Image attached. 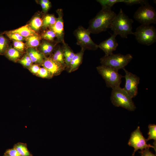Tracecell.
<instances>
[{
  "label": "cell",
  "mask_w": 156,
  "mask_h": 156,
  "mask_svg": "<svg viewBox=\"0 0 156 156\" xmlns=\"http://www.w3.org/2000/svg\"><path fill=\"white\" fill-rule=\"evenodd\" d=\"M117 14L112 9H103L91 19L87 29L91 34H98L110 28Z\"/></svg>",
  "instance_id": "1"
},
{
  "label": "cell",
  "mask_w": 156,
  "mask_h": 156,
  "mask_svg": "<svg viewBox=\"0 0 156 156\" xmlns=\"http://www.w3.org/2000/svg\"><path fill=\"white\" fill-rule=\"evenodd\" d=\"M133 22V19L126 15L121 8L112 21L110 28L113 33L119 35L122 38H127L129 35H133L132 30Z\"/></svg>",
  "instance_id": "2"
},
{
  "label": "cell",
  "mask_w": 156,
  "mask_h": 156,
  "mask_svg": "<svg viewBox=\"0 0 156 156\" xmlns=\"http://www.w3.org/2000/svg\"><path fill=\"white\" fill-rule=\"evenodd\" d=\"M110 99L115 106L122 107L130 111H133L136 108L132 98L120 87L112 89Z\"/></svg>",
  "instance_id": "3"
},
{
  "label": "cell",
  "mask_w": 156,
  "mask_h": 156,
  "mask_svg": "<svg viewBox=\"0 0 156 156\" xmlns=\"http://www.w3.org/2000/svg\"><path fill=\"white\" fill-rule=\"evenodd\" d=\"M132 59V56L129 54L124 55L112 53L109 55H105L100 60L101 65L118 71L124 68Z\"/></svg>",
  "instance_id": "4"
},
{
  "label": "cell",
  "mask_w": 156,
  "mask_h": 156,
  "mask_svg": "<svg viewBox=\"0 0 156 156\" xmlns=\"http://www.w3.org/2000/svg\"><path fill=\"white\" fill-rule=\"evenodd\" d=\"M133 35L142 44L149 46L156 41V29L153 25H141L136 29Z\"/></svg>",
  "instance_id": "5"
},
{
  "label": "cell",
  "mask_w": 156,
  "mask_h": 156,
  "mask_svg": "<svg viewBox=\"0 0 156 156\" xmlns=\"http://www.w3.org/2000/svg\"><path fill=\"white\" fill-rule=\"evenodd\" d=\"M97 70L105 80L106 86L112 89L120 87L122 79L124 77L118 71L101 65L96 67Z\"/></svg>",
  "instance_id": "6"
},
{
  "label": "cell",
  "mask_w": 156,
  "mask_h": 156,
  "mask_svg": "<svg viewBox=\"0 0 156 156\" xmlns=\"http://www.w3.org/2000/svg\"><path fill=\"white\" fill-rule=\"evenodd\" d=\"M133 18L141 25L156 23V11L149 3L141 5L135 12Z\"/></svg>",
  "instance_id": "7"
},
{
  "label": "cell",
  "mask_w": 156,
  "mask_h": 156,
  "mask_svg": "<svg viewBox=\"0 0 156 156\" xmlns=\"http://www.w3.org/2000/svg\"><path fill=\"white\" fill-rule=\"evenodd\" d=\"M77 39V44L85 50L86 49L95 50L98 48V45L92 39L90 33L87 29L79 26L74 31Z\"/></svg>",
  "instance_id": "8"
},
{
  "label": "cell",
  "mask_w": 156,
  "mask_h": 156,
  "mask_svg": "<svg viewBox=\"0 0 156 156\" xmlns=\"http://www.w3.org/2000/svg\"><path fill=\"white\" fill-rule=\"evenodd\" d=\"M146 139L141 131L139 126L131 134L128 144L129 146L133 147L134 149L132 155L134 156L135 152L139 149L142 150L147 148L150 147L154 148L156 151V148L154 146L147 144Z\"/></svg>",
  "instance_id": "9"
},
{
  "label": "cell",
  "mask_w": 156,
  "mask_h": 156,
  "mask_svg": "<svg viewBox=\"0 0 156 156\" xmlns=\"http://www.w3.org/2000/svg\"><path fill=\"white\" fill-rule=\"evenodd\" d=\"M125 73L124 77L125 83L123 89L132 98L138 94V86L140 83V78L137 75L128 71L125 68L123 69Z\"/></svg>",
  "instance_id": "10"
},
{
  "label": "cell",
  "mask_w": 156,
  "mask_h": 156,
  "mask_svg": "<svg viewBox=\"0 0 156 156\" xmlns=\"http://www.w3.org/2000/svg\"><path fill=\"white\" fill-rule=\"evenodd\" d=\"M57 13L58 16L56 18L55 23L49 27L50 30L55 33L59 41L63 44L65 42L62 10L61 9H58L57 10Z\"/></svg>",
  "instance_id": "11"
},
{
  "label": "cell",
  "mask_w": 156,
  "mask_h": 156,
  "mask_svg": "<svg viewBox=\"0 0 156 156\" xmlns=\"http://www.w3.org/2000/svg\"><path fill=\"white\" fill-rule=\"evenodd\" d=\"M42 64L52 77L60 74L66 67L65 65L55 61L51 57L45 58Z\"/></svg>",
  "instance_id": "12"
},
{
  "label": "cell",
  "mask_w": 156,
  "mask_h": 156,
  "mask_svg": "<svg viewBox=\"0 0 156 156\" xmlns=\"http://www.w3.org/2000/svg\"><path fill=\"white\" fill-rule=\"evenodd\" d=\"M117 36L113 33L110 37L98 45V48L104 52L105 56L112 54L113 51L116 50L118 46V44L116 39Z\"/></svg>",
  "instance_id": "13"
},
{
  "label": "cell",
  "mask_w": 156,
  "mask_h": 156,
  "mask_svg": "<svg viewBox=\"0 0 156 156\" xmlns=\"http://www.w3.org/2000/svg\"><path fill=\"white\" fill-rule=\"evenodd\" d=\"M84 50L81 49L80 51L75 54L71 59L68 71L69 73L74 71L78 69L82 60Z\"/></svg>",
  "instance_id": "14"
},
{
  "label": "cell",
  "mask_w": 156,
  "mask_h": 156,
  "mask_svg": "<svg viewBox=\"0 0 156 156\" xmlns=\"http://www.w3.org/2000/svg\"><path fill=\"white\" fill-rule=\"evenodd\" d=\"M62 48L66 66L68 68L71 60L75 54L68 45L65 42L63 44Z\"/></svg>",
  "instance_id": "15"
},
{
  "label": "cell",
  "mask_w": 156,
  "mask_h": 156,
  "mask_svg": "<svg viewBox=\"0 0 156 156\" xmlns=\"http://www.w3.org/2000/svg\"><path fill=\"white\" fill-rule=\"evenodd\" d=\"M28 54L32 62L42 63L45 58L42 53L32 48L28 49Z\"/></svg>",
  "instance_id": "16"
},
{
  "label": "cell",
  "mask_w": 156,
  "mask_h": 156,
  "mask_svg": "<svg viewBox=\"0 0 156 156\" xmlns=\"http://www.w3.org/2000/svg\"><path fill=\"white\" fill-rule=\"evenodd\" d=\"M10 31L13 33H18L23 37H28L35 34L34 31L27 25L22 27Z\"/></svg>",
  "instance_id": "17"
},
{
  "label": "cell",
  "mask_w": 156,
  "mask_h": 156,
  "mask_svg": "<svg viewBox=\"0 0 156 156\" xmlns=\"http://www.w3.org/2000/svg\"><path fill=\"white\" fill-rule=\"evenodd\" d=\"M9 59L15 60L20 57L19 51L14 48H10L7 49L5 54Z\"/></svg>",
  "instance_id": "18"
},
{
  "label": "cell",
  "mask_w": 156,
  "mask_h": 156,
  "mask_svg": "<svg viewBox=\"0 0 156 156\" xmlns=\"http://www.w3.org/2000/svg\"><path fill=\"white\" fill-rule=\"evenodd\" d=\"M51 58L55 61L65 65L62 47L57 49Z\"/></svg>",
  "instance_id": "19"
},
{
  "label": "cell",
  "mask_w": 156,
  "mask_h": 156,
  "mask_svg": "<svg viewBox=\"0 0 156 156\" xmlns=\"http://www.w3.org/2000/svg\"><path fill=\"white\" fill-rule=\"evenodd\" d=\"M39 38L37 35L34 34L28 37L26 40L27 46L30 47H36L39 44Z\"/></svg>",
  "instance_id": "20"
},
{
  "label": "cell",
  "mask_w": 156,
  "mask_h": 156,
  "mask_svg": "<svg viewBox=\"0 0 156 156\" xmlns=\"http://www.w3.org/2000/svg\"><path fill=\"white\" fill-rule=\"evenodd\" d=\"M102 6L103 9H112V7L116 3L122 2V0H97Z\"/></svg>",
  "instance_id": "21"
},
{
  "label": "cell",
  "mask_w": 156,
  "mask_h": 156,
  "mask_svg": "<svg viewBox=\"0 0 156 156\" xmlns=\"http://www.w3.org/2000/svg\"><path fill=\"white\" fill-rule=\"evenodd\" d=\"M56 18L53 15H47L46 16L42 21V26L44 28L50 27L55 23Z\"/></svg>",
  "instance_id": "22"
},
{
  "label": "cell",
  "mask_w": 156,
  "mask_h": 156,
  "mask_svg": "<svg viewBox=\"0 0 156 156\" xmlns=\"http://www.w3.org/2000/svg\"><path fill=\"white\" fill-rule=\"evenodd\" d=\"M42 25V20L40 17L36 16L34 17L31 21L30 26L32 29L38 30Z\"/></svg>",
  "instance_id": "23"
},
{
  "label": "cell",
  "mask_w": 156,
  "mask_h": 156,
  "mask_svg": "<svg viewBox=\"0 0 156 156\" xmlns=\"http://www.w3.org/2000/svg\"><path fill=\"white\" fill-rule=\"evenodd\" d=\"M149 132L148 133V137L146 141L153 139L156 141V125L155 124H149L148 126Z\"/></svg>",
  "instance_id": "24"
},
{
  "label": "cell",
  "mask_w": 156,
  "mask_h": 156,
  "mask_svg": "<svg viewBox=\"0 0 156 156\" xmlns=\"http://www.w3.org/2000/svg\"><path fill=\"white\" fill-rule=\"evenodd\" d=\"M8 41L6 38L0 35V55H3L7 49Z\"/></svg>",
  "instance_id": "25"
},
{
  "label": "cell",
  "mask_w": 156,
  "mask_h": 156,
  "mask_svg": "<svg viewBox=\"0 0 156 156\" xmlns=\"http://www.w3.org/2000/svg\"><path fill=\"white\" fill-rule=\"evenodd\" d=\"M41 49L43 54H48L51 53L53 51V47L50 43L44 42L41 44Z\"/></svg>",
  "instance_id": "26"
},
{
  "label": "cell",
  "mask_w": 156,
  "mask_h": 156,
  "mask_svg": "<svg viewBox=\"0 0 156 156\" xmlns=\"http://www.w3.org/2000/svg\"><path fill=\"white\" fill-rule=\"evenodd\" d=\"M122 2L129 5L136 4H140L141 5L149 3L148 1L144 0H122Z\"/></svg>",
  "instance_id": "27"
},
{
  "label": "cell",
  "mask_w": 156,
  "mask_h": 156,
  "mask_svg": "<svg viewBox=\"0 0 156 156\" xmlns=\"http://www.w3.org/2000/svg\"><path fill=\"white\" fill-rule=\"evenodd\" d=\"M37 75L43 78H50L52 76L48 70L44 67L40 68Z\"/></svg>",
  "instance_id": "28"
},
{
  "label": "cell",
  "mask_w": 156,
  "mask_h": 156,
  "mask_svg": "<svg viewBox=\"0 0 156 156\" xmlns=\"http://www.w3.org/2000/svg\"><path fill=\"white\" fill-rule=\"evenodd\" d=\"M42 37L44 39L49 41H52L56 37V35L53 31L50 29L46 31L43 34Z\"/></svg>",
  "instance_id": "29"
},
{
  "label": "cell",
  "mask_w": 156,
  "mask_h": 156,
  "mask_svg": "<svg viewBox=\"0 0 156 156\" xmlns=\"http://www.w3.org/2000/svg\"><path fill=\"white\" fill-rule=\"evenodd\" d=\"M5 33L10 38L15 41H21L24 38L23 37L18 33H13L10 31L6 32Z\"/></svg>",
  "instance_id": "30"
},
{
  "label": "cell",
  "mask_w": 156,
  "mask_h": 156,
  "mask_svg": "<svg viewBox=\"0 0 156 156\" xmlns=\"http://www.w3.org/2000/svg\"><path fill=\"white\" fill-rule=\"evenodd\" d=\"M16 149L21 156H29V153L27 148L24 145H17Z\"/></svg>",
  "instance_id": "31"
},
{
  "label": "cell",
  "mask_w": 156,
  "mask_h": 156,
  "mask_svg": "<svg viewBox=\"0 0 156 156\" xmlns=\"http://www.w3.org/2000/svg\"><path fill=\"white\" fill-rule=\"evenodd\" d=\"M20 63L24 66L29 67L31 66L32 61L28 55L25 56L20 61Z\"/></svg>",
  "instance_id": "32"
},
{
  "label": "cell",
  "mask_w": 156,
  "mask_h": 156,
  "mask_svg": "<svg viewBox=\"0 0 156 156\" xmlns=\"http://www.w3.org/2000/svg\"><path fill=\"white\" fill-rule=\"evenodd\" d=\"M14 48L19 51H21L23 50L24 44L21 41H15L14 42Z\"/></svg>",
  "instance_id": "33"
},
{
  "label": "cell",
  "mask_w": 156,
  "mask_h": 156,
  "mask_svg": "<svg viewBox=\"0 0 156 156\" xmlns=\"http://www.w3.org/2000/svg\"><path fill=\"white\" fill-rule=\"evenodd\" d=\"M139 152L141 153V156H156L149 150V148L144 149Z\"/></svg>",
  "instance_id": "34"
},
{
  "label": "cell",
  "mask_w": 156,
  "mask_h": 156,
  "mask_svg": "<svg viewBox=\"0 0 156 156\" xmlns=\"http://www.w3.org/2000/svg\"><path fill=\"white\" fill-rule=\"evenodd\" d=\"M40 68L38 65L35 64L31 66L30 70L32 73L37 75Z\"/></svg>",
  "instance_id": "35"
},
{
  "label": "cell",
  "mask_w": 156,
  "mask_h": 156,
  "mask_svg": "<svg viewBox=\"0 0 156 156\" xmlns=\"http://www.w3.org/2000/svg\"><path fill=\"white\" fill-rule=\"evenodd\" d=\"M7 153L9 156H21L16 149L9 150Z\"/></svg>",
  "instance_id": "36"
},
{
  "label": "cell",
  "mask_w": 156,
  "mask_h": 156,
  "mask_svg": "<svg viewBox=\"0 0 156 156\" xmlns=\"http://www.w3.org/2000/svg\"><path fill=\"white\" fill-rule=\"evenodd\" d=\"M40 4L44 12L47 11L50 7L49 6L41 2Z\"/></svg>",
  "instance_id": "37"
},
{
  "label": "cell",
  "mask_w": 156,
  "mask_h": 156,
  "mask_svg": "<svg viewBox=\"0 0 156 156\" xmlns=\"http://www.w3.org/2000/svg\"><path fill=\"white\" fill-rule=\"evenodd\" d=\"M42 2L46 5L50 6V3L49 1L48 0H42L40 1Z\"/></svg>",
  "instance_id": "38"
},
{
  "label": "cell",
  "mask_w": 156,
  "mask_h": 156,
  "mask_svg": "<svg viewBox=\"0 0 156 156\" xmlns=\"http://www.w3.org/2000/svg\"></svg>",
  "instance_id": "39"
}]
</instances>
